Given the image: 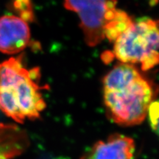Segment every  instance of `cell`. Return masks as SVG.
Listing matches in <instances>:
<instances>
[{"instance_id": "obj_5", "label": "cell", "mask_w": 159, "mask_h": 159, "mask_svg": "<svg viewBox=\"0 0 159 159\" xmlns=\"http://www.w3.org/2000/svg\"><path fill=\"white\" fill-rule=\"evenodd\" d=\"M30 30L25 20L13 15L0 17V52L13 55L21 52L30 41Z\"/></svg>"}, {"instance_id": "obj_9", "label": "cell", "mask_w": 159, "mask_h": 159, "mask_svg": "<svg viewBox=\"0 0 159 159\" xmlns=\"http://www.w3.org/2000/svg\"><path fill=\"white\" fill-rule=\"evenodd\" d=\"M13 7L20 15L21 19L27 21H31L34 19L33 7L30 0H14Z\"/></svg>"}, {"instance_id": "obj_10", "label": "cell", "mask_w": 159, "mask_h": 159, "mask_svg": "<svg viewBox=\"0 0 159 159\" xmlns=\"http://www.w3.org/2000/svg\"><path fill=\"white\" fill-rule=\"evenodd\" d=\"M149 122L152 130L159 136V100H155L148 110Z\"/></svg>"}, {"instance_id": "obj_6", "label": "cell", "mask_w": 159, "mask_h": 159, "mask_svg": "<svg viewBox=\"0 0 159 159\" xmlns=\"http://www.w3.org/2000/svg\"><path fill=\"white\" fill-rule=\"evenodd\" d=\"M136 144L125 135H111L106 141H98L80 159H134Z\"/></svg>"}, {"instance_id": "obj_8", "label": "cell", "mask_w": 159, "mask_h": 159, "mask_svg": "<svg viewBox=\"0 0 159 159\" xmlns=\"http://www.w3.org/2000/svg\"><path fill=\"white\" fill-rule=\"evenodd\" d=\"M116 3L117 2H115L109 8L104 27L105 38L112 42H114L134 23L126 12L116 8Z\"/></svg>"}, {"instance_id": "obj_4", "label": "cell", "mask_w": 159, "mask_h": 159, "mask_svg": "<svg viewBox=\"0 0 159 159\" xmlns=\"http://www.w3.org/2000/svg\"><path fill=\"white\" fill-rule=\"evenodd\" d=\"M116 0H64V7L77 13L85 42L95 47L105 39L104 27L111 5Z\"/></svg>"}, {"instance_id": "obj_7", "label": "cell", "mask_w": 159, "mask_h": 159, "mask_svg": "<svg viewBox=\"0 0 159 159\" xmlns=\"http://www.w3.org/2000/svg\"><path fill=\"white\" fill-rule=\"evenodd\" d=\"M27 136L17 126L0 124V159H9L25 149Z\"/></svg>"}, {"instance_id": "obj_2", "label": "cell", "mask_w": 159, "mask_h": 159, "mask_svg": "<svg viewBox=\"0 0 159 159\" xmlns=\"http://www.w3.org/2000/svg\"><path fill=\"white\" fill-rule=\"evenodd\" d=\"M39 67L27 69L23 55L0 63V108L17 123L41 117L47 107Z\"/></svg>"}, {"instance_id": "obj_1", "label": "cell", "mask_w": 159, "mask_h": 159, "mask_svg": "<svg viewBox=\"0 0 159 159\" xmlns=\"http://www.w3.org/2000/svg\"><path fill=\"white\" fill-rule=\"evenodd\" d=\"M107 116L124 127L141 124L158 94V86L136 66L120 63L102 80Z\"/></svg>"}, {"instance_id": "obj_3", "label": "cell", "mask_w": 159, "mask_h": 159, "mask_svg": "<svg viewBox=\"0 0 159 159\" xmlns=\"http://www.w3.org/2000/svg\"><path fill=\"white\" fill-rule=\"evenodd\" d=\"M111 59L121 63H140L142 71L159 64V20L143 19L134 23L114 41Z\"/></svg>"}]
</instances>
